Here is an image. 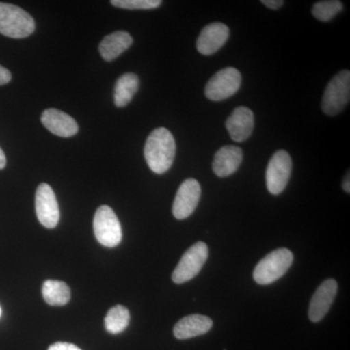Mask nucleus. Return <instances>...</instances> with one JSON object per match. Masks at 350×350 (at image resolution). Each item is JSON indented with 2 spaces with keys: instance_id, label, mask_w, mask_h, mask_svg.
<instances>
[{
  "instance_id": "obj_21",
  "label": "nucleus",
  "mask_w": 350,
  "mask_h": 350,
  "mask_svg": "<svg viewBox=\"0 0 350 350\" xmlns=\"http://www.w3.org/2000/svg\"><path fill=\"white\" fill-rule=\"evenodd\" d=\"M344 8L342 2L338 0H324L317 2L312 6L313 17L321 22H329Z\"/></svg>"
},
{
  "instance_id": "obj_15",
  "label": "nucleus",
  "mask_w": 350,
  "mask_h": 350,
  "mask_svg": "<svg viewBox=\"0 0 350 350\" xmlns=\"http://www.w3.org/2000/svg\"><path fill=\"white\" fill-rule=\"evenodd\" d=\"M243 150L238 146L226 145L219 149L214 156L213 170L218 177H227L234 174L243 162Z\"/></svg>"
},
{
  "instance_id": "obj_5",
  "label": "nucleus",
  "mask_w": 350,
  "mask_h": 350,
  "mask_svg": "<svg viewBox=\"0 0 350 350\" xmlns=\"http://www.w3.org/2000/svg\"><path fill=\"white\" fill-rule=\"evenodd\" d=\"M94 232L101 245L115 247L121 243V224L111 207H98L94 217Z\"/></svg>"
},
{
  "instance_id": "obj_14",
  "label": "nucleus",
  "mask_w": 350,
  "mask_h": 350,
  "mask_svg": "<svg viewBox=\"0 0 350 350\" xmlns=\"http://www.w3.org/2000/svg\"><path fill=\"white\" fill-rule=\"evenodd\" d=\"M41 122L48 131L57 137H71L79 130L72 117L55 108L46 109L41 116Z\"/></svg>"
},
{
  "instance_id": "obj_6",
  "label": "nucleus",
  "mask_w": 350,
  "mask_h": 350,
  "mask_svg": "<svg viewBox=\"0 0 350 350\" xmlns=\"http://www.w3.org/2000/svg\"><path fill=\"white\" fill-rule=\"evenodd\" d=\"M208 258V247L204 243H197L182 256L172 273V282L182 284L199 275Z\"/></svg>"
},
{
  "instance_id": "obj_1",
  "label": "nucleus",
  "mask_w": 350,
  "mask_h": 350,
  "mask_svg": "<svg viewBox=\"0 0 350 350\" xmlns=\"http://www.w3.org/2000/svg\"><path fill=\"white\" fill-rule=\"evenodd\" d=\"M176 144L174 135L167 129L158 128L147 138L144 157L152 172L163 174L172 167L175 158Z\"/></svg>"
},
{
  "instance_id": "obj_10",
  "label": "nucleus",
  "mask_w": 350,
  "mask_h": 350,
  "mask_svg": "<svg viewBox=\"0 0 350 350\" xmlns=\"http://www.w3.org/2000/svg\"><path fill=\"white\" fill-rule=\"evenodd\" d=\"M202 189L199 182L194 178L186 179L181 184L175 196L172 213L178 220L188 218L197 208L200 199Z\"/></svg>"
},
{
  "instance_id": "obj_23",
  "label": "nucleus",
  "mask_w": 350,
  "mask_h": 350,
  "mask_svg": "<svg viewBox=\"0 0 350 350\" xmlns=\"http://www.w3.org/2000/svg\"><path fill=\"white\" fill-rule=\"evenodd\" d=\"M48 350H82L75 345L68 344V342H56L51 345Z\"/></svg>"
},
{
  "instance_id": "obj_17",
  "label": "nucleus",
  "mask_w": 350,
  "mask_h": 350,
  "mask_svg": "<svg viewBox=\"0 0 350 350\" xmlns=\"http://www.w3.org/2000/svg\"><path fill=\"white\" fill-rule=\"evenodd\" d=\"M133 38L126 31H116L105 36L100 44V53L103 59L111 62L125 52L133 44Z\"/></svg>"
},
{
  "instance_id": "obj_26",
  "label": "nucleus",
  "mask_w": 350,
  "mask_h": 350,
  "mask_svg": "<svg viewBox=\"0 0 350 350\" xmlns=\"http://www.w3.org/2000/svg\"><path fill=\"white\" fill-rule=\"evenodd\" d=\"M6 165V156L2 149L0 148V170H3Z\"/></svg>"
},
{
  "instance_id": "obj_4",
  "label": "nucleus",
  "mask_w": 350,
  "mask_h": 350,
  "mask_svg": "<svg viewBox=\"0 0 350 350\" xmlns=\"http://www.w3.org/2000/svg\"><path fill=\"white\" fill-rule=\"evenodd\" d=\"M350 100V72L342 70L329 82L322 98V110L329 116L342 111Z\"/></svg>"
},
{
  "instance_id": "obj_7",
  "label": "nucleus",
  "mask_w": 350,
  "mask_h": 350,
  "mask_svg": "<svg viewBox=\"0 0 350 350\" xmlns=\"http://www.w3.org/2000/svg\"><path fill=\"white\" fill-rule=\"evenodd\" d=\"M241 85V72L237 68H226L211 77L206 87V96L208 100L221 101L227 100L239 91Z\"/></svg>"
},
{
  "instance_id": "obj_19",
  "label": "nucleus",
  "mask_w": 350,
  "mask_h": 350,
  "mask_svg": "<svg viewBox=\"0 0 350 350\" xmlns=\"http://www.w3.org/2000/svg\"><path fill=\"white\" fill-rule=\"evenodd\" d=\"M44 300L50 306H64L70 300V289L59 280H47L43 283Z\"/></svg>"
},
{
  "instance_id": "obj_3",
  "label": "nucleus",
  "mask_w": 350,
  "mask_h": 350,
  "mask_svg": "<svg viewBox=\"0 0 350 350\" xmlns=\"http://www.w3.org/2000/svg\"><path fill=\"white\" fill-rule=\"evenodd\" d=\"M293 253L280 248L267 255L258 262L253 273L255 282L260 285L271 284L282 278L293 264Z\"/></svg>"
},
{
  "instance_id": "obj_18",
  "label": "nucleus",
  "mask_w": 350,
  "mask_h": 350,
  "mask_svg": "<svg viewBox=\"0 0 350 350\" xmlns=\"http://www.w3.org/2000/svg\"><path fill=\"white\" fill-rule=\"evenodd\" d=\"M139 88V79L135 73H125L115 85L114 103L117 107H125L133 100Z\"/></svg>"
},
{
  "instance_id": "obj_12",
  "label": "nucleus",
  "mask_w": 350,
  "mask_h": 350,
  "mask_svg": "<svg viewBox=\"0 0 350 350\" xmlns=\"http://www.w3.org/2000/svg\"><path fill=\"white\" fill-rule=\"evenodd\" d=\"M229 36V27L222 23L206 25L198 38L197 49L204 56L213 55L225 45Z\"/></svg>"
},
{
  "instance_id": "obj_11",
  "label": "nucleus",
  "mask_w": 350,
  "mask_h": 350,
  "mask_svg": "<svg viewBox=\"0 0 350 350\" xmlns=\"http://www.w3.org/2000/svg\"><path fill=\"white\" fill-rule=\"evenodd\" d=\"M337 292L338 283L335 280H327L320 285L312 296L308 310V317L312 322H319L325 317L335 301Z\"/></svg>"
},
{
  "instance_id": "obj_22",
  "label": "nucleus",
  "mask_w": 350,
  "mask_h": 350,
  "mask_svg": "<svg viewBox=\"0 0 350 350\" xmlns=\"http://www.w3.org/2000/svg\"><path fill=\"white\" fill-rule=\"evenodd\" d=\"M113 6L131 10H148L161 6V0H112Z\"/></svg>"
},
{
  "instance_id": "obj_24",
  "label": "nucleus",
  "mask_w": 350,
  "mask_h": 350,
  "mask_svg": "<svg viewBox=\"0 0 350 350\" xmlns=\"http://www.w3.org/2000/svg\"><path fill=\"white\" fill-rule=\"evenodd\" d=\"M11 78H12V76H11L10 71L0 66V86L8 84L11 81Z\"/></svg>"
},
{
  "instance_id": "obj_8",
  "label": "nucleus",
  "mask_w": 350,
  "mask_h": 350,
  "mask_svg": "<svg viewBox=\"0 0 350 350\" xmlns=\"http://www.w3.org/2000/svg\"><path fill=\"white\" fill-rule=\"evenodd\" d=\"M292 172L291 157L285 150L275 152L266 172L267 188L273 195L282 194L286 188Z\"/></svg>"
},
{
  "instance_id": "obj_27",
  "label": "nucleus",
  "mask_w": 350,
  "mask_h": 350,
  "mask_svg": "<svg viewBox=\"0 0 350 350\" xmlns=\"http://www.w3.org/2000/svg\"><path fill=\"white\" fill-rule=\"evenodd\" d=\"M349 174H347V176L345 177L344 183H342V188L347 193H350V184H349Z\"/></svg>"
},
{
  "instance_id": "obj_2",
  "label": "nucleus",
  "mask_w": 350,
  "mask_h": 350,
  "mask_svg": "<svg viewBox=\"0 0 350 350\" xmlns=\"http://www.w3.org/2000/svg\"><path fill=\"white\" fill-rule=\"evenodd\" d=\"M36 31V23L19 6L0 2V33L11 38H25Z\"/></svg>"
},
{
  "instance_id": "obj_20",
  "label": "nucleus",
  "mask_w": 350,
  "mask_h": 350,
  "mask_svg": "<svg viewBox=\"0 0 350 350\" xmlns=\"http://www.w3.org/2000/svg\"><path fill=\"white\" fill-rule=\"evenodd\" d=\"M131 315L126 306L118 305L108 310L105 319V329L108 333L117 335L126 330L130 323Z\"/></svg>"
},
{
  "instance_id": "obj_28",
  "label": "nucleus",
  "mask_w": 350,
  "mask_h": 350,
  "mask_svg": "<svg viewBox=\"0 0 350 350\" xmlns=\"http://www.w3.org/2000/svg\"><path fill=\"white\" fill-rule=\"evenodd\" d=\"M0 317H1V308H0Z\"/></svg>"
},
{
  "instance_id": "obj_13",
  "label": "nucleus",
  "mask_w": 350,
  "mask_h": 350,
  "mask_svg": "<svg viewBox=\"0 0 350 350\" xmlns=\"http://www.w3.org/2000/svg\"><path fill=\"white\" fill-rule=\"evenodd\" d=\"M226 128L234 142H245L251 137L254 129V114L250 108H236L226 122Z\"/></svg>"
},
{
  "instance_id": "obj_25",
  "label": "nucleus",
  "mask_w": 350,
  "mask_h": 350,
  "mask_svg": "<svg viewBox=\"0 0 350 350\" xmlns=\"http://www.w3.org/2000/svg\"><path fill=\"white\" fill-rule=\"evenodd\" d=\"M262 3L269 9L278 10L280 7L283 6L284 1H282V0H262Z\"/></svg>"
},
{
  "instance_id": "obj_16",
  "label": "nucleus",
  "mask_w": 350,
  "mask_h": 350,
  "mask_svg": "<svg viewBox=\"0 0 350 350\" xmlns=\"http://www.w3.org/2000/svg\"><path fill=\"white\" fill-rule=\"evenodd\" d=\"M213 326V320L206 315H188L175 324L174 335L178 340H188L208 333Z\"/></svg>"
},
{
  "instance_id": "obj_9",
  "label": "nucleus",
  "mask_w": 350,
  "mask_h": 350,
  "mask_svg": "<svg viewBox=\"0 0 350 350\" xmlns=\"http://www.w3.org/2000/svg\"><path fill=\"white\" fill-rule=\"evenodd\" d=\"M36 215L39 222L48 229H54L59 221V209L56 195L49 184L41 183L36 190Z\"/></svg>"
}]
</instances>
